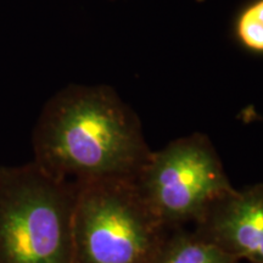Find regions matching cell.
<instances>
[{
  "mask_svg": "<svg viewBox=\"0 0 263 263\" xmlns=\"http://www.w3.org/2000/svg\"><path fill=\"white\" fill-rule=\"evenodd\" d=\"M248 9L256 18H258L263 24V0H258V2H256L255 4H252Z\"/></svg>",
  "mask_w": 263,
  "mask_h": 263,
  "instance_id": "ba28073f",
  "label": "cell"
},
{
  "mask_svg": "<svg viewBox=\"0 0 263 263\" xmlns=\"http://www.w3.org/2000/svg\"><path fill=\"white\" fill-rule=\"evenodd\" d=\"M34 162L62 182L137 179L153 151L139 118L112 89L70 85L43 107L33 132Z\"/></svg>",
  "mask_w": 263,
  "mask_h": 263,
  "instance_id": "6da1fadb",
  "label": "cell"
},
{
  "mask_svg": "<svg viewBox=\"0 0 263 263\" xmlns=\"http://www.w3.org/2000/svg\"><path fill=\"white\" fill-rule=\"evenodd\" d=\"M136 183L164 226L200 222L216 201L235 188L209 138H179L149 159Z\"/></svg>",
  "mask_w": 263,
  "mask_h": 263,
  "instance_id": "277c9868",
  "label": "cell"
},
{
  "mask_svg": "<svg viewBox=\"0 0 263 263\" xmlns=\"http://www.w3.org/2000/svg\"><path fill=\"white\" fill-rule=\"evenodd\" d=\"M76 193L34 161L0 167V263H73Z\"/></svg>",
  "mask_w": 263,
  "mask_h": 263,
  "instance_id": "7a4b0ae2",
  "label": "cell"
},
{
  "mask_svg": "<svg viewBox=\"0 0 263 263\" xmlns=\"http://www.w3.org/2000/svg\"><path fill=\"white\" fill-rule=\"evenodd\" d=\"M239 261L199 233L177 230L167 235L154 263H238Z\"/></svg>",
  "mask_w": 263,
  "mask_h": 263,
  "instance_id": "8992f818",
  "label": "cell"
},
{
  "mask_svg": "<svg viewBox=\"0 0 263 263\" xmlns=\"http://www.w3.org/2000/svg\"><path fill=\"white\" fill-rule=\"evenodd\" d=\"M166 228L136 179L78 184L72 219L73 263H154Z\"/></svg>",
  "mask_w": 263,
  "mask_h": 263,
  "instance_id": "3957f363",
  "label": "cell"
},
{
  "mask_svg": "<svg viewBox=\"0 0 263 263\" xmlns=\"http://www.w3.org/2000/svg\"><path fill=\"white\" fill-rule=\"evenodd\" d=\"M196 232L238 261L263 263V184L234 189L216 201Z\"/></svg>",
  "mask_w": 263,
  "mask_h": 263,
  "instance_id": "5b68a950",
  "label": "cell"
},
{
  "mask_svg": "<svg viewBox=\"0 0 263 263\" xmlns=\"http://www.w3.org/2000/svg\"><path fill=\"white\" fill-rule=\"evenodd\" d=\"M238 35L240 41L249 49L263 51V24L249 11V9H246L240 16Z\"/></svg>",
  "mask_w": 263,
  "mask_h": 263,
  "instance_id": "52a82bcc",
  "label": "cell"
}]
</instances>
